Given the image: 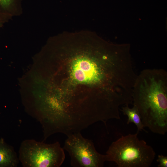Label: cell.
<instances>
[{"mask_svg":"<svg viewBox=\"0 0 167 167\" xmlns=\"http://www.w3.org/2000/svg\"><path fill=\"white\" fill-rule=\"evenodd\" d=\"M157 161L159 163L158 167H167V156L162 155H158Z\"/></svg>","mask_w":167,"mask_h":167,"instance_id":"7","label":"cell"},{"mask_svg":"<svg viewBox=\"0 0 167 167\" xmlns=\"http://www.w3.org/2000/svg\"><path fill=\"white\" fill-rule=\"evenodd\" d=\"M63 147L70 157L73 167H102L106 161L105 154L98 152L91 140L84 137L81 132L67 136Z\"/></svg>","mask_w":167,"mask_h":167,"instance_id":"4","label":"cell"},{"mask_svg":"<svg viewBox=\"0 0 167 167\" xmlns=\"http://www.w3.org/2000/svg\"><path fill=\"white\" fill-rule=\"evenodd\" d=\"M121 110L124 115H126L128 117L127 124L133 123L137 126V133H139V132L144 130L140 114L135 106L133 105L132 108H130L128 105H127L122 107Z\"/></svg>","mask_w":167,"mask_h":167,"instance_id":"6","label":"cell"},{"mask_svg":"<svg viewBox=\"0 0 167 167\" xmlns=\"http://www.w3.org/2000/svg\"><path fill=\"white\" fill-rule=\"evenodd\" d=\"M19 153L24 167H59L65 158L64 150L58 142L47 144L26 139L21 143Z\"/></svg>","mask_w":167,"mask_h":167,"instance_id":"3","label":"cell"},{"mask_svg":"<svg viewBox=\"0 0 167 167\" xmlns=\"http://www.w3.org/2000/svg\"><path fill=\"white\" fill-rule=\"evenodd\" d=\"M133 105L144 128L164 135L167 132V72L162 69H147L137 75L132 91Z\"/></svg>","mask_w":167,"mask_h":167,"instance_id":"1","label":"cell"},{"mask_svg":"<svg viewBox=\"0 0 167 167\" xmlns=\"http://www.w3.org/2000/svg\"><path fill=\"white\" fill-rule=\"evenodd\" d=\"M0 5L3 7H6L9 5L7 0H0Z\"/></svg>","mask_w":167,"mask_h":167,"instance_id":"8","label":"cell"},{"mask_svg":"<svg viewBox=\"0 0 167 167\" xmlns=\"http://www.w3.org/2000/svg\"><path fill=\"white\" fill-rule=\"evenodd\" d=\"M138 133L122 136L113 142L107 151L106 161L114 162L118 167H149L156 152Z\"/></svg>","mask_w":167,"mask_h":167,"instance_id":"2","label":"cell"},{"mask_svg":"<svg viewBox=\"0 0 167 167\" xmlns=\"http://www.w3.org/2000/svg\"><path fill=\"white\" fill-rule=\"evenodd\" d=\"M19 160L14 148L0 140V167H16Z\"/></svg>","mask_w":167,"mask_h":167,"instance_id":"5","label":"cell"}]
</instances>
